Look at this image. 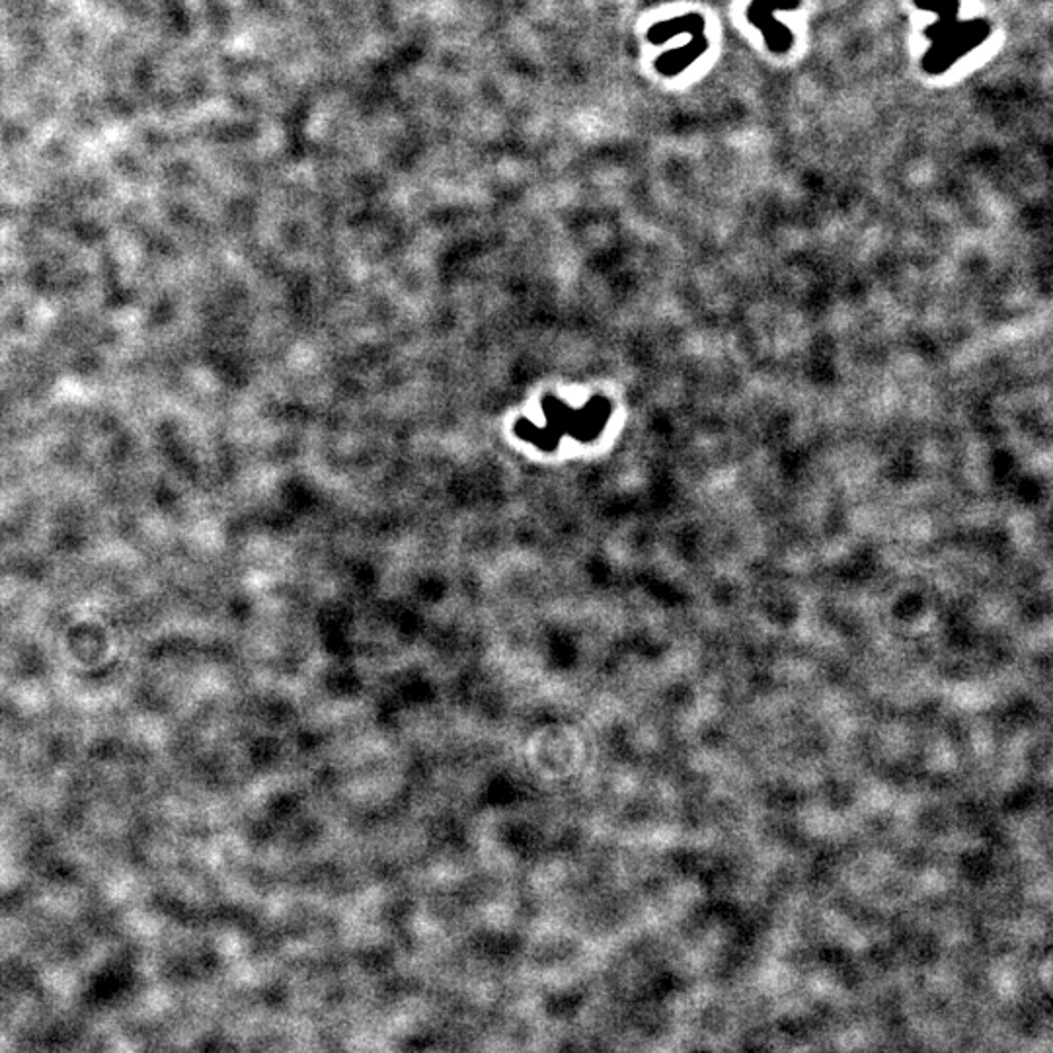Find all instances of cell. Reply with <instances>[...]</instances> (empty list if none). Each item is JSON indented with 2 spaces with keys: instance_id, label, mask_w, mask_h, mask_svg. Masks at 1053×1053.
<instances>
[{
  "instance_id": "obj_1",
  "label": "cell",
  "mask_w": 1053,
  "mask_h": 1053,
  "mask_svg": "<svg viewBox=\"0 0 1053 1053\" xmlns=\"http://www.w3.org/2000/svg\"><path fill=\"white\" fill-rule=\"evenodd\" d=\"M915 4L941 14V22L927 30V38L933 40V49L923 61L929 73H944L958 57L965 55L990 36V26L985 22L958 24V0H915Z\"/></svg>"
}]
</instances>
